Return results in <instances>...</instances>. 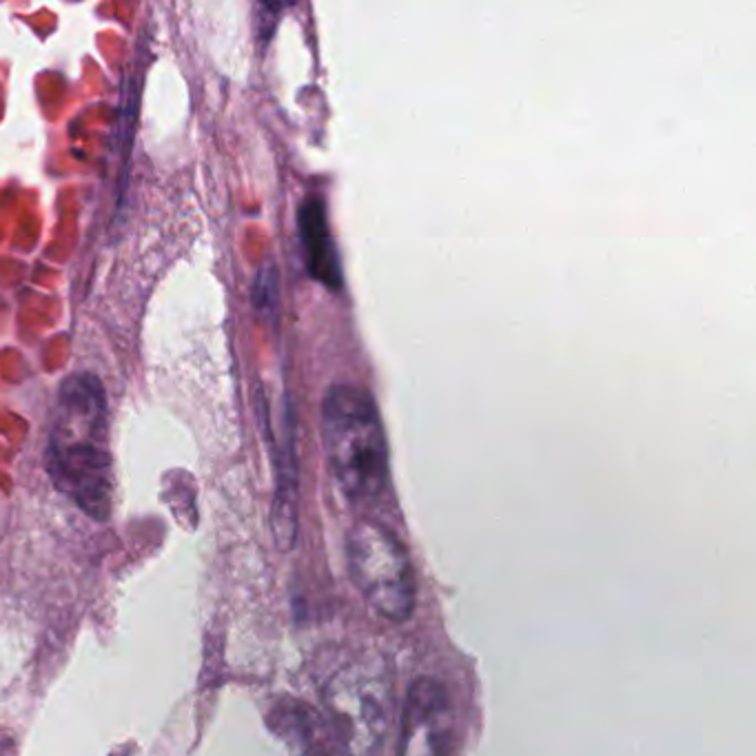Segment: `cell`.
Here are the masks:
<instances>
[{
    "label": "cell",
    "mask_w": 756,
    "mask_h": 756,
    "mask_svg": "<svg viewBox=\"0 0 756 756\" xmlns=\"http://www.w3.org/2000/svg\"><path fill=\"white\" fill-rule=\"evenodd\" d=\"M47 464L53 484L71 502L98 521L109 517L114 473L107 397L96 375L78 373L60 386Z\"/></svg>",
    "instance_id": "1"
},
{
    "label": "cell",
    "mask_w": 756,
    "mask_h": 756,
    "mask_svg": "<svg viewBox=\"0 0 756 756\" xmlns=\"http://www.w3.org/2000/svg\"><path fill=\"white\" fill-rule=\"evenodd\" d=\"M322 444L346 500L369 504L389 489V442L373 397L355 384H335L322 402Z\"/></svg>",
    "instance_id": "2"
},
{
    "label": "cell",
    "mask_w": 756,
    "mask_h": 756,
    "mask_svg": "<svg viewBox=\"0 0 756 756\" xmlns=\"http://www.w3.org/2000/svg\"><path fill=\"white\" fill-rule=\"evenodd\" d=\"M348 575L366 606L391 624H404L418 608V577L402 541L373 521L346 534Z\"/></svg>",
    "instance_id": "3"
},
{
    "label": "cell",
    "mask_w": 756,
    "mask_h": 756,
    "mask_svg": "<svg viewBox=\"0 0 756 756\" xmlns=\"http://www.w3.org/2000/svg\"><path fill=\"white\" fill-rule=\"evenodd\" d=\"M322 697L348 753L371 755L382 748L395 708L386 668L371 661L348 664L328 679Z\"/></svg>",
    "instance_id": "4"
},
{
    "label": "cell",
    "mask_w": 756,
    "mask_h": 756,
    "mask_svg": "<svg viewBox=\"0 0 756 756\" xmlns=\"http://www.w3.org/2000/svg\"><path fill=\"white\" fill-rule=\"evenodd\" d=\"M455 735V713L449 690L422 677L413 681L402 708V730L397 753L406 756H440L451 753Z\"/></svg>",
    "instance_id": "5"
},
{
    "label": "cell",
    "mask_w": 756,
    "mask_h": 756,
    "mask_svg": "<svg viewBox=\"0 0 756 756\" xmlns=\"http://www.w3.org/2000/svg\"><path fill=\"white\" fill-rule=\"evenodd\" d=\"M275 500H273V534L282 550H291L297 539V458H295V433H293V415L286 404L284 418V438L275 455Z\"/></svg>",
    "instance_id": "6"
},
{
    "label": "cell",
    "mask_w": 756,
    "mask_h": 756,
    "mask_svg": "<svg viewBox=\"0 0 756 756\" xmlns=\"http://www.w3.org/2000/svg\"><path fill=\"white\" fill-rule=\"evenodd\" d=\"M297 225H300V238H302L308 273L324 286L340 288L342 268H340V257H337L331 232H328L324 205L320 200H308L306 205H302Z\"/></svg>",
    "instance_id": "7"
},
{
    "label": "cell",
    "mask_w": 756,
    "mask_h": 756,
    "mask_svg": "<svg viewBox=\"0 0 756 756\" xmlns=\"http://www.w3.org/2000/svg\"><path fill=\"white\" fill-rule=\"evenodd\" d=\"M279 726L284 728V737L286 742H293L297 744V748L302 750H313L315 748V730H317V724H315V715H311L308 710H288L284 715L277 717Z\"/></svg>",
    "instance_id": "8"
},
{
    "label": "cell",
    "mask_w": 756,
    "mask_h": 756,
    "mask_svg": "<svg viewBox=\"0 0 756 756\" xmlns=\"http://www.w3.org/2000/svg\"><path fill=\"white\" fill-rule=\"evenodd\" d=\"M279 295V277L277 268L273 264H266L257 271L255 284H253V304L262 315H273L277 308Z\"/></svg>",
    "instance_id": "9"
},
{
    "label": "cell",
    "mask_w": 756,
    "mask_h": 756,
    "mask_svg": "<svg viewBox=\"0 0 756 756\" xmlns=\"http://www.w3.org/2000/svg\"><path fill=\"white\" fill-rule=\"evenodd\" d=\"M264 2V7L271 11V13H277V11H282V9H286V7H291V4H295L297 0H262Z\"/></svg>",
    "instance_id": "10"
}]
</instances>
